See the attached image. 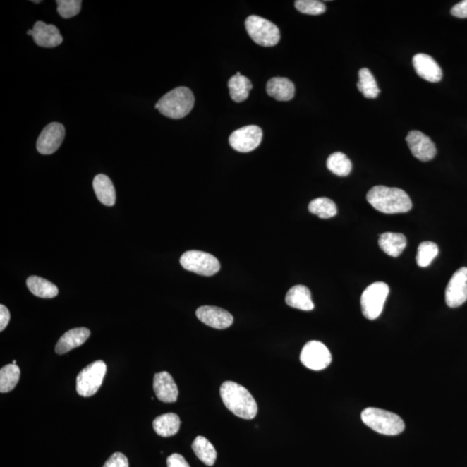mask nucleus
<instances>
[{"mask_svg":"<svg viewBox=\"0 0 467 467\" xmlns=\"http://www.w3.org/2000/svg\"><path fill=\"white\" fill-rule=\"evenodd\" d=\"M267 93L279 102H289L296 94V86L288 78H274L267 83Z\"/></svg>","mask_w":467,"mask_h":467,"instance_id":"obj_19","label":"nucleus"},{"mask_svg":"<svg viewBox=\"0 0 467 467\" xmlns=\"http://www.w3.org/2000/svg\"><path fill=\"white\" fill-rule=\"evenodd\" d=\"M309 212L315 215L328 219L335 217L338 214V209L335 202L327 198H317L313 199L308 205Z\"/></svg>","mask_w":467,"mask_h":467,"instance_id":"obj_28","label":"nucleus"},{"mask_svg":"<svg viewBox=\"0 0 467 467\" xmlns=\"http://www.w3.org/2000/svg\"><path fill=\"white\" fill-rule=\"evenodd\" d=\"M451 14L459 18H467V0L456 4L451 8Z\"/></svg>","mask_w":467,"mask_h":467,"instance_id":"obj_36","label":"nucleus"},{"mask_svg":"<svg viewBox=\"0 0 467 467\" xmlns=\"http://www.w3.org/2000/svg\"><path fill=\"white\" fill-rule=\"evenodd\" d=\"M11 320V315L9 310L6 306L0 305V332H3L9 324Z\"/></svg>","mask_w":467,"mask_h":467,"instance_id":"obj_37","label":"nucleus"},{"mask_svg":"<svg viewBox=\"0 0 467 467\" xmlns=\"http://www.w3.org/2000/svg\"><path fill=\"white\" fill-rule=\"evenodd\" d=\"M93 187L98 200L106 206H114L116 202V189L111 179L104 174L95 178Z\"/></svg>","mask_w":467,"mask_h":467,"instance_id":"obj_22","label":"nucleus"},{"mask_svg":"<svg viewBox=\"0 0 467 467\" xmlns=\"http://www.w3.org/2000/svg\"><path fill=\"white\" fill-rule=\"evenodd\" d=\"M262 130L257 126H247L236 130L229 136V144L236 151L250 152L254 151L261 144Z\"/></svg>","mask_w":467,"mask_h":467,"instance_id":"obj_10","label":"nucleus"},{"mask_svg":"<svg viewBox=\"0 0 467 467\" xmlns=\"http://www.w3.org/2000/svg\"><path fill=\"white\" fill-rule=\"evenodd\" d=\"M359 82L358 83V89L363 97L368 99H375L380 94L376 80L372 73L368 68H363L358 72Z\"/></svg>","mask_w":467,"mask_h":467,"instance_id":"obj_27","label":"nucleus"},{"mask_svg":"<svg viewBox=\"0 0 467 467\" xmlns=\"http://www.w3.org/2000/svg\"><path fill=\"white\" fill-rule=\"evenodd\" d=\"M81 0H57V13L63 18H71L80 13Z\"/></svg>","mask_w":467,"mask_h":467,"instance_id":"obj_32","label":"nucleus"},{"mask_svg":"<svg viewBox=\"0 0 467 467\" xmlns=\"http://www.w3.org/2000/svg\"><path fill=\"white\" fill-rule=\"evenodd\" d=\"M286 303L291 308L302 311H312L315 308L311 292L306 286L302 285L294 286L289 291L286 296Z\"/></svg>","mask_w":467,"mask_h":467,"instance_id":"obj_20","label":"nucleus"},{"mask_svg":"<svg viewBox=\"0 0 467 467\" xmlns=\"http://www.w3.org/2000/svg\"><path fill=\"white\" fill-rule=\"evenodd\" d=\"M32 37L37 45L44 48H55L63 43V38L54 25L37 21L33 26Z\"/></svg>","mask_w":467,"mask_h":467,"instance_id":"obj_15","label":"nucleus"},{"mask_svg":"<svg viewBox=\"0 0 467 467\" xmlns=\"http://www.w3.org/2000/svg\"><path fill=\"white\" fill-rule=\"evenodd\" d=\"M193 449L196 456L206 466H212L217 461L215 447L204 436H198L193 443Z\"/></svg>","mask_w":467,"mask_h":467,"instance_id":"obj_26","label":"nucleus"},{"mask_svg":"<svg viewBox=\"0 0 467 467\" xmlns=\"http://www.w3.org/2000/svg\"><path fill=\"white\" fill-rule=\"evenodd\" d=\"M20 369L17 365H7L0 370V392H11L18 384Z\"/></svg>","mask_w":467,"mask_h":467,"instance_id":"obj_30","label":"nucleus"},{"mask_svg":"<svg viewBox=\"0 0 467 467\" xmlns=\"http://www.w3.org/2000/svg\"><path fill=\"white\" fill-rule=\"evenodd\" d=\"M195 104L193 92L186 87H178L168 92L155 105L163 116L171 119H182L190 113Z\"/></svg>","mask_w":467,"mask_h":467,"instance_id":"obj_3","label":"nucleus"},{"mask_svg":"<svg viewBox=\"0 0 467 467\" xmlns=\"http://www.w3.org/2000/svg\"><path fill=\"white\" fill-rule=\"evenodd\" d=\"M406 141L408 145L412 154L420 162H430L436 155V147L430 137L425 135L423 133L413 130L408 133Z\"/></svg>","mask_w":467,"mask_h":467,"instance_id":"obj_13","label":"nucleus"},{"mask_svg":"<svg viewBox=\"0 0 467 467\" xmlns=\"http://www.w3.org/2000/svg\"><path fill=\"white\" fill-rule=\"evenodd\" d=\"M90 331L85 327L74 328L61 336L57 342L55 351L57 354L67 353L75 348L81 346L90 338Z\"/></svg>","mask_w":467,"mask_h":467,"instance_id":"obj_18","label":"nucleus"},{"mask_svg":"<svg viewBox=\"0 0 467 467\" xmlns=\"http://www.w3.org/2000/svg\"><path fill=\"white\" fill-rule=\"evenodd\" d=\"M103 467H129L128 459L123 454L116 453L107 461Z\"/></svg>","mask_w":467,"mask_h":467,"instance_id":"obj_34","label":"nucleus"},{"mask_svg":"<svg viewBox=\"0 0 467 467\" xmlns=\"http://www.w3.org/2000/svg\"><path fill=\"white\" fill-rule=\"evenodd\" d=\"M378 244L385 254L398 257L407 246V239L403 233L385 232L379 237Z\"/></svg>","mask_w":467,"mask_h":467,"instance_id":"obj_21","label":"nucleus"},{"mask_svg":"<svg viewBox=\"0 0 467 467\" xmlns=\"http://www.w3.org/2000/svg\"><path fill=\"white\" fill-rule=\"evenodd\" d=\"M389 293V286L384 282H375L367 288L361 296V308L367 320H377L381 315Z\"/></svg>","mask_w":467,"mask_h":467,"instance_id":"obj_6","label":"nucleus"},{"mask_svg":"<svg viewBox=\"0 0 467 467\" xmlns=\"http://www.w3.org/2000/svg\"><path fill=\"white\" fill-rule=\"evenodd\" d=\"M363 423L378 434L397 435L404 431L403 419L396 413L377 408H367L361 413Z\"/></svg>","mask_w":467,"mask_h":467,"instance_id":"obj_4","label":"nucleus"},{"mask_svg":"<svg viewBox=\"0 0 467 467\" xmlns=\"http://www.w3.org/2000/svg\"><path fill=\"white\" fill-rule=\"evenodd\" d=\"M438 254L439 248L437 244L432 242H423L420 243L416 255L417 265L420 267L430 266Z\"/></svg>","mask_w":467,"mask_h":467,"instance_id":"obj_31","label":"nucleus"},{"mask_svg":"<svg viewBox=\"0 0 467 467\" xmlns=\"http://www.w3.org/2000/svg\"><path fill=\"white\" fill-rule=\"evenodd\" d=\"M180 418L174 413H164L153 420V430L162 437H171L178 434L180 428Z\"/></svg>","mask_w":467,"mask_h":467,"instance_id":"obj_23","label":"nucleus"},{"mask_svg":"<svg viewBox=\"0 0 467 467\" xmlns=\"http://www.w3.org/2000/svg\"><path fill=\"white\" fill-rule=\"evenodd\" d=\"M229 95L233 101L243 102L246 101L250 95V91L253 85L250 79L237 72L236 75L232 76L228 83Z\"/></svg>","mask_w":467,"mask_h":467,"instance_id":"obj_24","label":"nucleus"},{"mask_svg":"<svg viewBox=\"0 0 467 467\" xmlns=\"http://www.w3.org/2000/svg\"><path fill=\"white\" fill-rule=\"evenodd\" d=\"M327 166L332 174L339 177H346L352 170V163L349 158L343 152L332 153L327 159Z\"/></svg>","mask_w":467,"mask_h":467,"instance_id":"obj_29","label":"nucleus"},{"mask_svg":"<svg viewBox=\"0 0 467 467\" xmlns=\"http://www.w3.org/2000/svg\"><path fill=\"white\" fill-rule=\"evenodd\" d=\"M180 264L183 269L202 277H212L221 269L220 262L215 256L198 250L186 252L180 258Z\"/></svg>","mask_w":467,"mask_h":467,"instance_id":"obj_8","label":"nucleus"},{"mask_svg":"<svg viewBox=\"0 0 467 467\" xmlns=\"http://www.w3.org/2000/svg\"><path fill=\"white\" fill-rule=\"evenodd\" d=\"M294 5L301 13L308 15L323 14L327 10L325 4L317 0H297Z\"/></svg>","mask_w":467,"mask_h":467,"instance_id":"obj_33","label":"nucleus"},{"mask_svg":"<svg viewBox=\"0 0 467 467\" xmlns=\"http://www.w3.org/2000/svg\"><path fill=\"white\" fill-rule=\"evenodd\" d=\"M65 128L63 124L59 122H52L45 126L38 137L37 149L38 152L43 155L52 154L57 151L63 142Z\"/></svg>","mask_w":467,"mask_h":467,"instance_id":"obj_12","label":"nucleus"},{"mask_svg":"<svg viewBox=\"0 0 467 467\" xmlns=\"http://www.w3.org/2000/svg\"><path fill=\"white\" fill-rule=\"evenodd\" d=\"M26 285L30 292L37 297L52 298L59 294L57 286L44 278L30 277L28 279Z\"/></svg>","mask_w":467,"mask_h":467,"instance_id":"obj_25","label":"nucleus"},{"mask_svg":"<svg viewBox=\"0 0 467 467\" xmlns=\"http://www.w3.org/2000/svg\"><path fill=\"white\" fill-rule=\"evenodd\" d=\"M153 389L157 398L163 403H175L178 397V389L174 377L166 371L155 374Z\"/></svg>","mask_w":467,"mask_h":467,"instance_id":"obj_16","label":"nucleus"},{"mask_svg":"<svg viewBox=\"0 0 467 467\" xmlns=\"http://www.w3.org/2000/svg\"><path fill=\"white\" fill-rule=\"evenodd\" d=\"M168 467H190L181 454H174L167 458Z\"/></svg>","mask_w":467,"mask_h":467,"instance_id":"obj_35","label":"nucleus"},{"mask_svg":"<svg viewBox=\"0 0 467 467\" xmlns=\"http://www.w3.org/2000/svg\"><path fill=\"white\" fill-rule=\"evenodd\" d=\"M301 361L306 368L319 371L327 368L332 358L330 351L323 343L310 341L301 351Z\"/></svg>","mask_w":467,"mask_h":467,"instance_id":"obj_9","label":"nucleus"},{"mask_svg":"<svg viewBox=\"0 0 467 467\" xmlns=\"http://www.w3.org/2000/svg\"><path fill=\"white\" fill-rule=\"evenodd\" d=\"M196 315L201 322L219 330L231 327L233 322L231 313L216 306H201L197 310Z\"/></svg>","mask_w":467,"mask_h":467,"instance_id":"obj_14","label":"nucleus"},{"mask_svg":"<svg viewBox=\"0 0 467 467\" xmlns=\"http://www.w3.org/2000/svg\"><path fill=\"white\" fill-rule=\"evenodd\" d=\"M28 34L30 36H32V30H28Z\"/></svg>","mask_w":467,"mask_h":467,"instance_id":"obj_38","label":"nucleus"},{"mask_svg":"<svg viewBox=\"0 0 467 467\" xmlns=\"http://www.w3.org/2000/svg\"><path fill=\"white\" fill-rule=\"evenodd\" d=\"M367 201L374 209L384 214L408 212L412 201L404 190L384 186H374L367 194Z\"/></svg>","mask_w":467,"mask_h":467,"instance_id":"obj_2","label":"nucleus"},{"mask_svg":"<svg viewBox=\"0 0 467 467\" xmlns=\"http://www.w3.org/2000/svg\"><path fill=\"white\" fill-rule=\"evenodd\" d=\"M220 395L226 408L240 418L252 420L257 415V404L243 386L231 381L224 382L221 386Z\"/></svg>","mask_w":467,"mask_h":467,"instance_id":"obj_1","label":"nucleus"},{"mask_svg":"<svg viewBox=\"0 0 467 467\" xmlns=\"http://www.w3.org/2000/svg\"><path fill=\"white\" fill-rule=\"evenodd\" d=\"M13 365H16V363H17L16 360H14V361L13 362Z\"/></svg>","mask_w":467,"mask_h":467,"instance_id":"obj_40","label":"nucleus"},{"mask_svg":"<svg viewBox=\"0 0 467 467\" xmlns=\"http://www.w3.org/2000/svg\"><path fill=\"white\" fill-rule=\"evenodd\" d=\"M413 68L417 75L427 82L439 83L442 79L443 73L439 64L432 56L423 53L413 57Z\"/></svg>","mask_w":467,"mask_h":467,"instance_id":"obj_17","label":"nucleus"},{"mask_svg":"<svg viewBox=\"0 0 467 467\" xmlns=\"http://www.w3.org/2000/svg\"><path fill=\"white\" fill-rule=\"evenodd\" d=\"M106 373L107 365L102 360L90 363L76 378V392L83 397L94 396L101 388Z\"/></svg>","mask_w":467,"mask_h":467,"instance_id":"obj_7","label":"nucleus"},{"mask_svg":"<svg viewBox=\"0 0 467 467\" xmlns=\"http://www.w3.org/2000/svg\"><path fill=\"white\" fill-rule=\"evenodd\" d=\"M445 298L451 308H457L467 301V267H461L451 277L446 289Z\"/></svg>","mask_w":467,"mask_h":467,"instance_id":"obj_11","label":"nucleus"},{"mask_svg":"<svg viewBox=\"0 0 467 467\" xmlns=\"http://www.w3.org/2000/svg\"><path fill=\"white\" fill-rule=\"evenodd\" d=\"M32 3L40 4L41 1H34V0H32Z\"/></svg>","mask_w":467,"mask_h":467,"instance_id":"obj_39","label":"nucleus"},{"mask_svg":"<svg viewBox=\"0 0 467 467\" xmlns=\"http://www.w3.org/2000/svg\"><path fill=\"white\" fill-rule=\"evenodd\" d=\"M245 28L252 40L264 47L277 45L281 38V33L277 25L267 19L255 15L247 18Z\"/></svg>","mask_w":467,"mask_h":467,"instance_id":"obj_5","label":"nucleus"}]
</instances>
